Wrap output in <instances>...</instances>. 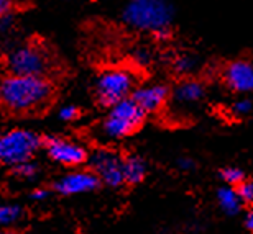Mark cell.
I'll list each match as a JSON object with an SVG mask.
<instances>
[{
    "label": "cell",
    "mask_w": 253,
    "mask_h": 234,
    "mask_svg": "<svg viewBox=\"0 0 253 234\" xmlns=\"http://www.w3.org/2000/svg\"><path fill=\"white\" fill-rule=\"evenodd\" d=\"M54 89L48 77L13 75L0 80V103L13 113H33L53 100Z\"/></svg>",
    "instance_id": "1"
},
{
    "label": "cell",
    "mask_w": 253,
    "mask_h": 234,
    "mask_svg": "<svg viewBox=\"0 0 253 234\" xmlns=\"http://www.w3.org/2000/svg\"><path fill=\"white\" fill-rule=\"evenodd\" d=\"M122 18L130 28L166 39L171 36L174 8L168 0H130Z\"/></svg>",
    "instance_id": "2"
},
{
    "label": "cell",
    "mask_w": 253,
    "mask_h": 234,
    "mask_svg": "<svg viewBox=\"0 0 253 234\" xmlns=\"http://www.w3.org/2000/svg\"><path fill=\"white\" fill-rule=\"evenodd\" d=\"M145 113L131 97L120 100L119 103L110 106L107 118L102 123V131L107 138L120 139L136 133L145 121Z\"/></svg>",
    "instance_id": "3"
},
{
    "label": "cell",
    "mask_w": 253,
    "mask_h": 234,
    "mask_svg": "<svg viewBox=\"0 0 253 234\" xmlns=\"http://www.w3.org/2000/svg\"><path fill=\"white\" fill-rule=\"evenodd\" d=\"M136 75L130 69L110 67L105 69L95 82V99L102 106L110 108L120 100L130 97L135 90Z\"/></svg>",
    "instance_id": "4"
},
{
    "label": "cell",
    "mask_w": 253,
    "mask_h": 234,
    "mask_svg": "<svg viewBox=\"0 0 253 234\" xmlns=\"http://www.w3.org/2000/svg\"><path fill=\"white\" fill-rule=\"evenodd\" d=\"M42 144V138L33 131L10 130L0 134V164L13 167L20 162L32 161Z\"/></svg>",
    "instance_id": "5"
},
{
    "label": "cell",
    "mask_w": 253,
    "mask_h": 234,
    "mask_svg": "<svg viewBox=\"0 0 253 234\" xmlns=\"http://www.w3.org/2000/svg\"><path fill=\"white\" fill-rule=\"evenodd\" d=\"M8 69L13 75H38L46 77L51 69L48 51L38 43H27L13 49L8 56Z\"/></svg>",
    "instance_id": "6"
},
{
    "label": "cell",
    "mask_w": 253,
    "mask_h": 234,
    "mask_svg": "<svg viewBox=\"0 0 253 234\" xmlns=\"http://www.w3.org/2000/svg\"><path fill=\"white\" fill-rule=\"evenodd\" d=\"M122 156L110 149H97L92 156L87 157L90 170L97 175L100 184L107 187L119 188L124 185V174H122Z\"/></svg>",
    "instance_id": "7"
},
{
    "label": "cell",
    "mask_w": 253,
    "mask_h": 234,
    "mask_svg": "<svg viewBox=\"0 0 253 234\" xmlns=\"http://www.w3.org/2000/svg\"><path fill=\"white\" fill-rule=\"evenodd\" d=\"M44 149H46L48 156L51 157L54 162L61 164L64 167H78L87 162V151L79 142H74L71 139L56 138V136H49L43 141Z\"/></svg>",
    "instance_id": "8"
},
{
    "label": "cell",
    "mask_w": 253,
    "mask_h": 234,
    "mask_svg": "<svg viewBox=\"0 0 253 234\" xmlns=\"http://www.w3.org/2000/svg\"><path fill=\"white\" fill-rule=\"evenodd\" d=\"M100 185V180L97 179V175L92 170H78V172H71L61 177L54 188L58 193H61L64 197L71 195H81V193H89L97 190Z\"/></svg>",
    "instance_id": "9"
},
{
    "label": "cell",
    "mask_w": 253,
    "mask_h": 234,
    "mask_svg": "<svg viewBox=\"0 0 253 234\" xmlns=\"http://www.w3.org/2000/svg\"><path fill=\"white\" fill-rule=\"evenodd\" d=\"M136 105L143 110V113H155L166 105L169 99V89L163 84L145 85V87L135 89L130 95Z\"/></svg>",
    "instance_id": "10"
},
{
    "label": "cell",
    "mask_w": 253,
    "mask_h": 234,
    "mask_svg": "<svg viewBox=\"0 0 253 234\" xmlns=\"http://www.w3.org/2000/svg\"><path fill=\"white\" fill-rule=\"evenodd\" d=\"M225 85L234 92L247 94L253 89V66L250 61L239 59L227 66L224 72Z\"/></svg>",
    "instance_id": "11"
},
{
    "label": "cell",
    "mask_w": 253,
    "mask_h": 234,
    "mask_svg": "<svg viewBox=\"0 0 253 234\" xmlns=\"http://www.w3.org/2000/svg\"><path fill=\"white\" fill-rule=\"evenodd\" d=\"M204 95H206V89L199 80H183L173 90V99L181 106L197 103V101L204 99Z\"/></svg>",
    "instance_id": "12"
},
{
    "label": "cell",
    "mask_w": 253,
    "mask_h": 234,
    "mask_svg": "<svg viewBox=\"0 0 253 234\" xmlns=\"http://www.w3.org/2000/svg\"><path fill=\"white\" fill-rule=\"evenodd\" d=\"M122 174L124 184L136 185L145 179L146 164L140 156H128L122 159Z\"/></svg>",
    "instance_id": "13"
},
{
    "label": "cell",
    "mask_w": 253,
    "mask_h": 234,
    "mask_svg": "<svg viewBox=\"0 0 253 234\" xmlns=\"http://www.w3.org/2000/svg\"><path fill=\"white\" fill-rule=\"evenodd\" d=\"M217 201H219L220 208L227 215H237L242 208V201L239 195H237L235 188L232 187H222L217 192Z\"/></svg>",
    "instance_id": "14"
},
{
    "label": "cell",
    "mask_w": 253,
    "mask_h": 234,
    "mask_svg": "<svg viewBox=\"0 0 253 234\" xmlns=\"http://www.w3.org/2000/svg\"><path fill=\"white\" fill-rule=\"evenodd\" d=\"M22 218V208L17 205H0V228H7Z\"/></svg>",
    "instance_id": "15"
},
{
    "label": "cell",
    "mask_w": 253,
    "mask_h": 234,
    "mask_svg": "<svg viewBox=\"0 0 253 234\" xmlns=\"http://www.w3.org/2000/svg\"><path fill=\"white\" fill-rule=\"evenodd\" d=\"M220 179L224 180L229 187H237L244 180H247L244 170L239 169V167H225V169H222L220 170Z\"/></svg>",
    "instance_id": "16"
},
{
    "label": "cell",
    "mask_w": 253,
    "mask_h": 234,
    "mask_svg": "<svg viewBox=\"0 0 253 234\" xmlns=\"http://www.w3.org/2000/svg\"><path fill=\"white\" fill-rule=\"evenodd\" d=\"M197 67V61L192 58V56L189 54H183V56H179L178 59L174 61V69H176V72H179V74H191L192 70H194Z\"/></svg>",
    "instance_id": "17"
},
{
    "label": "cell",
    "mask_w": 253,
    "mask_h": 234,
    "mask_svg": "<svg viewBox=\"0 0 253 234\" xmlns=\"http://www.w3.org/2000/svg\"><path fill=\"white\" fill-rule=\"evenodd\" d=\"M37 172H38V166L33 161H25L13 166V174L22 177V179H32V177L37 175Z\"/></svg>",
    "instance_id": "18"
},
{
    "label": "cell",
    "mask_w": 253,
    "mask_h": 234,
    "mask_svg": "<svg viewBox=\"0 0 253 234\" xmlns=\"http://www.w3.org/2000/svg\"><path fill=\"white\" fill-rule=\"evenodd\" d=\"M252 101L249 99H240V100H235L232 103L230 110H232V115L237 116V118H244V116H249L252 113Z\"/></svg>",
    "instance_id": "19"
},
{
    "label": "cell",
    "mask_w": 253,
    "mask_h": 234,
    "mask_svg": "<svg viewBox=\"0 0 253 234\" xmlns=\"http://www.w3.org/2000/svg\"><path fill=\"white\" fill-rule=\"evenodd\" d=\"M237 195H239L242 203H252L253 201V184L249 180H244L242 184L237 185L235 188Z\"/></svg>",
    "instance_id": "20"
},
{
    "label": "cell",
    "mask_w": 253,
    "mask_h": 234,
    "mask_svg": "<svg viewBox=\"0 0 253 234\" xmlns=\"http://www.w3.org/2000/svg\"><path fill=\"white\" fill-rule=\"evenodd\" d=\"M58 116H59V120H63V121H73L79 116V108L74 105H66L59 110Z\"/></svg>",
    "instance_id": "21"
},
{
    "label": "cell",
    "mask_w": 253,
    "mask_h": 234,
    "mask_svg": "<svg viewBox=\"0 0 253 234\" xmlns=\"http://www.w3.org/2000/svg\"><path fill=\"white\" fill-rule=\"evenodd\" d=\"M135 58L140 64H146L150 61V51L148 49H140L135 53Z\"/></svg>",
    "instance_id": "22"
},
{
    "label": "cell",
    "mask_w": 253,
    "mask_h": 234,
    "mask_svg": "<svg viewBox=\"0 0 253 234\" xmlns=\"http://www.w3.org/2000/svg\"><path fill=\"white\" fill-rule=\"evenodd\" d=\"M49 197V192L46 188H37V190L32 192V198L33 200H46Z\"/></svg>",
    "instance_id": "23"
},
{
    "label": "cell",
    "mask_w": 253,
    "mask_h": 234,
    "mask_svg": "<svg viewBox=\"0 0 253 234\" xmlns=\"http://www.w3.org/2000/svg\"><path fill=\"white\" fill-rule=\"evenodd\" d=\"M12 3H13V0H0V17L10 12V8H12Z\"/></svg>",
    "instance_id": "24"
},
{
    "label": "cell",
    "mask_w": 253,
    "mask_h": 234,
    "mask_svg": "<svg viewBox=\"0 0 253 234\" xmlns=\"http://www.w3.org/2000/svg\"><path fill=\"white\" fill-rule=\"evenodd\" d=\"M178 166H179L181 170H189L194 167V162H192L191 159H188V157H183V159H179Z\"/></svg>",
    "instance_id": "25"
},
{
    "label": "cell",
    "mask_w": 253,
    "mask_h": 234,
    "mask_svg": "<svg viewBox=\"0 0 253 234\" xmlns=\"http://www.w3.org/2000/svg\"><path fill=\"white\" fill-rule=\"evenodd\" d=\"M245 228L249 231H253V213L252 211L247 213V216H245Z\"/></svg>",
    "instance_id": "26"
},
{
    "label": "cell",
    "mask_w": 253,
    "mask_h": 234,
    "mask_svg": "<svg viewBox=\"0 0 253 234\" xmlns=\"http://www.w3.org/2000/svg\"><path fill=\"white\" fill-rule=\"evenodd\" d=\"M0 234H17V233H13V231H7V230H3V231H0Z\"/></svg>",
    "instance_id": "27"
}]
</instances>
